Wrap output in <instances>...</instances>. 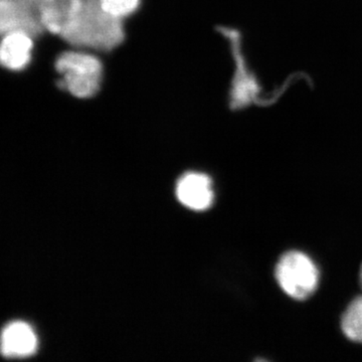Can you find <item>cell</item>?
Segmentation results:
<instances>
[{"mask_svg":"<svg viewBox=\"0 0 362 362\" xmlns=\"http://www.w3.org/2000/svg\"><path fill=\"white\" fill-rule=\"evenodd\" d=\"M59 37L78 49L110 52L122 44V20L111 16L100 0H70Z\"/></svg>","mask_w":362,"mask_h":362,"instance_id":"cell-1","label":"cell"},{"mask_svg":"<svg viewBox=\"0 0 362 362\" xmlns=\"http://www.w3.org/2000/svg\"><path fill=\"white\" fill-rule=\"evenodd\" d=\"M57 71L63 76L61 89L78 99H89L97 95L103 81V65L97 57L82 51H68L59 54Z\"/></svg>","mask_w":362,"mask_h":362,"instance_id":"cell-2","label":"cell"},{"mask_svg":"<svg viewBox=\"0 0 362 362\" xmlns=\"http://www.w3.org/2000/svg\"><path fill=\"white\" fill-rule=\"evenodd\" d=\"M275 275L283 291L296 300L312 296L318 286V269L302 252L290 251L283 255L276 267Z\"/></svg>","mask_w":362,"mask_h":362,"instance_id":"cell-3","label":"cell"},{"mask_svg":"<svg viewBox=\"0 0 362 362\" xmlns=\"http://www.w3.org/2000/svg\"><path fill=\"white\" fill-rule=\"evenodd\" d=\"M45 32L39 0H0V37L23 33L35 39Z\"/></svg>","mask_w":362,"mask_h":362,"instance_id":"cell-4","label":"cell"},{"mask_svg":"<svg viewBox=\"0 0 362 362\" xmlns=\"http://www.w3.org/2000/svg\"><path fill=\"white\" fill-rule=\"evenodd\" d=\"M39 347L37 334L30 324L13 321L7 324L0 335V351L7 358H25Z\"/></svg>","mask_w":362,"mask_h":362,"instance_id":"cell-5","label":"cell"},{"mask_svg":"<svg viewBox=\"0 0 362 362\" xmlns=\"http://www.w3.org/2000/svg\"><path fill=\"white\" fill-rule=\"evenodd\" d=\"M176 195L181 204L194 211L209 209L214 201L211 178L202 173H187L178 181Z\"/></svg>","mask_w":362,"mask_h":362,"instance_id":"cell-6","label":"cell"},{"mask_svg":"<svg viewBox=\"0 0 362 362\" xmlns=\"http://www.w3.org/2000/svg\"><path fill=\"white\" fill-rule=\"evenodd\" d=\"M33 39L23 33H13L0 42V65L11 71H23L32 59Z\"/></svg>","mask_w":362,"mask_h":362,"instance_id":"cell-7","label":"cell"},{"mask_svg":"<svg viewBox=\"0 0 362 362\" xmlns=\"http://www.w3.org/2000/svg\"><path fill=\"white\" fill-rule=\"evenodd\" d=\"M341 327L347 338L362 343V296L356 298L342 316Z\"/></svg>","mask_w":362,"mask_h":362,"instance_id":"cell-8","label":"cell"},{"mask_svg":"<svg viewBox=\"0 0 362 362\" xmlns=\"http://www.w3.org/2000/svg\"><path fill=\"white\" fill-rule=\"evenodd\" d=\"M100 2L107 13L120 20L134 13L140 4V0H100Z\"/></svg>","mask_w":362,"mask_h":362,"instance_id":"cell-9","label":"cell"},{"mask_svg":"<svg viewBox=\"0 0 362 362\" xmlns=\"http://www.w3.org/2000/svg\"><path fill=\"white\" fill-rule=\"evenodd\" d=\"M361 286H362V267H361Z\"/></svg>","mask_w":362,"mask_h":362,"instance_id":"cell-10","label":"cell"}]
</instances>
